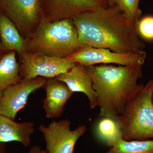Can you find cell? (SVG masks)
<instances>
[{
    "label": "cell",
    "instance_id": "4fadbf2b",
    "mask_svg": "<svg viewBox=\"0 0 153 153\" xmlns=\"http://www.w3.org/2000/svg\"><path fill=\"white\" fill-rule=\"evenodd\" d=\"M35 130L32 122L18 123L0 114V143L17 141L25 147L31 144L30 136Z\"/></svg>",
    "mask_w": 153,
    "mask_h": 153
},
{
    "label": "cell",
    "instance_id": "8fae6325",
    "mask_svg": "<svg viewBox=\"0 0 153 153\" xmlns=\"http://www.w3.org/2000/svg\"><path fill=\"white\" fill-rule=\"evenodd\" d=\"M44 88L46 97L43 100V107L46 117L48 118L60 117L66 102L74 92L64 82L55 78L47 79Z\"/></svg>",
    "mask_w": 153,
    "mask_h": 153
},
{
    "label": "cell",
    "instance_id": "7c38bea8",
    "mask_svg": "<svg viewBox=\"0 0 153 153\" xmlns=\"http://www.w3.org/2000/svg\"><path fill=\"white\" fill-rule=\"evenodd\" d=\"M55 78L64 82L73 92H82L85 94L89 100L91 109L98 106V96L85 66L76 63L69 71L60 74Z\"/></svg>",
    "mask_w": 153,
    "mask_h": 153
},
{
    "label": "cell",
    "instance_id": "e0dca14e",
    "mask_svg": "<svg viewBox=\"0 0 153 153\" xmlns=\"http://www.w3.org/2000/svg\"><path fill=\"white\" fill-rule=\"evenodd\" d=\"M98 125L99 134L111 148L122 137L121 131L114 119L103 117Z\"/></svg>",
    "mask_w": 153,
    "mask_h": 153
},
{
    "label": "cell",
    "instance_id": "9c48e42d",
    "mask_svg": "<svg viewBox=\"0 0 153 153\" xmlns=\"http://www.w3.org/2000/svg\"><path fill=\"white\" fill-rule=\"evenodd\" d=\"M146 52L138 54L121 53L108 49L85 46L66 58L84 66L97 64H115L127 66L134 63H144Z\"/></svg>",
    "mask_w": 153,
    "mask_h": 153
},
{
    "label": "cell",
    "instance_id": "cb8c5ba5",
    "mask_svg": "<svg viewBox=\"0 0 153 153\" xmlns=\"http://www.w3.org/2000/svg\"><path fill=\"white\" fill-rule=\"evenodd\" d=\"M152 98H153V93Z\"/></svg>",
    "mask_w": 153,
    "mask_h": 153
},
{
    "label": "cell",
    "instance_id": "52a82bcc",
    "mask_svg": "<svg viewBox=\"0 0 153 153\" xmlns=\"http://www.w3.org/2000/svg\"><path fill=\"white\" fill-rule=\"evenodd\" d=\"M6 15L24 39L38 27L41 19L40 0H1Z\"/></svg>",
    "mask_w": 153,
    "mask_h": 153
},
{
    "label": "cell",
    "instance_id": "8992f818",
    "mask_svg": "<svg viewBox=\"0 0 153 153\" xmlns=\"http://www.w3.org/2000/svg\"><path fill=\"white\" fill-rule=\"evenodd\" d=\"M70 126L71 122L68 119L52 121L47 126H39V131L46 142V153H74L76 143L85 134L87 127L82 125L71 130Z\"/></svg>",
    "mask_w": 153,
    "mask_h": 153
},
{
    "label": "cell",
    "instance_id": "603a6c76",
    "mask_svg": "<svg viewBox=\"0 0 153 153\" xmlns=\"http://www.w3.org/2000/svg\"><path fill=\"white\" fill-rule=\"evenodd\" d=\"M1 47H3L2 46L1 43V41H0V49H1Z\"/></svg>",
    "mask_w": 153,
    "mask_h": 153
},
{
    "label": "cell",
    "instance_id": "ffe728a7",
    "mask_svg": "<svg viewBox=\"0 0 153 153\" xmlns=\"http://www.w3.org/2000/svg\"><path fill=\"white\" fill-rule=\"evenodd\" d=\"M27 153H47L45 150L41 149L39 146H34L30 148V150Z\"/></svg>",
    "mask_w": 153,
    "mask_h": 153
},
{
    "label": "cell",
    "instance_id": "ac0fdd59",
    "mask_svg": "<svg viewBox=\"0 0 153 153\" xmlns=\"http://www.w3.org/2000/svg\"><path fill=\"white\" fill-rule=\"evenodd\" d=\"M140 0H116V5L120 8L124 13L136 24H138L141 10H140Z\"/></svg>",
    "mask_w": 153,
    "mask_h": 153
},
{
    "label": "cell",
    "instance_id": "7402d4cb",
    "mask_svg": "<svg viewBox=\"0 0 153 153\" xmlns=\"http://www.w3.org/2000/svg\"><path fill=\"white\" fill-rule=\"evenodd\" d=\"M0 153H5L4 151L3 150L2 147L1 146V144H0Z\"/></svg>",
    "mask_w": 153,
    "mask_h": 153
},
{
    "label": "cell",
    "instance_id": "5b68a950",
    "mask_svg": "<svg viewBox=\"0 0 153 153\" xmlns=\"http://www.w3.org/2000/svg\"><path fill=\"white\" fill-rule=\"evenodd\" d=\"M19 55L20 74L22 78L27 79L55 78L69 71L76 64L66 57H53L38 52H22Z\"/></svg>",
    "mask_w": 153,
    "mask_h": 153
},
{
    "label": "cell",
    "instance_id": "7a4b0ae2",
    "mask_svg": "<svg viewBox=\"0 0 153 153\" xmlns=\"http://www.w3.org/2000/svg\"><path fill=\"white\" fill-rule=\"evenodd\" d=\"M144 64L85 66L98 96L100 117L114 119L133 100L144 86L138 83L143 76Z\"/></svg>",
    "mask_w": 153,
    "mask_h": 153
},
{
    "label": "cell",
    "instance_id": "d4e9b609",
    "mask_svg": "<svg viewBox=\"0 0 153 153\" xmlns=\"http://www.w3.org/2000/svg\"></svg>",
    "mask_w": 153,
    "mask_h": 153
},
{
    "label": "cell",
    "instance_id": "30bf717a",
    "mask_svg": "<svg viewBox=\"0 0 153 153\" xmlns=\"http://www.w3.org/2000/svg\"><path fill=\"white\" fill-rule=\"evenodd\" d=\"M45 13L41 14L50 22L72 19L77 15L100 7H107L105 0H45Z\"/></svg>",
    "mask_w": 153,
    "mask_h": 153
},
{
    "label": "cell",
    "instance_id": "277c9868",
    "mask_svg": "<svg viewBox=\"0 0 153 153\" xmlns=\"http://www.w3.org/2000/svg\"><path fill=\"white\" fill-rule=\"evenodd\" d=\"M153 79L144 85L115 121L125 140L153 139Z\"/></svg>",
    "mask_w": 153,
    "mask_h": 153
},
{
    "label": "cell",
    "instance_id": "d6986e66",
    "mask_svg": "<svg viewBox=\"0 0 153 153\" xmlns=\"http://www.w3.org/2000/svg\"><path fill=\"white\" fill-rule=\"evenodd\" d=\"M137 28L140 36L146 40H153V16L145 17L140 19Z\"/></svg>",
    "mask_w": 153,
    "mask_h": 153
},
{
    "label": "cell",
    "instance_id": "5bb4252c",
    "mask_svg": "<svg viewBox=\"0 0 153 153\" xmlns=\"http://www.w3.org/2000/svg\"><path fill=\"white\" fill-rule=\"evenodd\" d=\"M22 78L16 52L11 51L0 55V96L7 88Z\"/></svg>",
    "mask_w": 153,
    "mask_h": 153
},
{
    "label": "cell",
    "instance_id": "44dd1931",
    "mask_svg": "<svg viewBox=\"0 0 153 153\" xmlns=\"http://www.w3.org/2000/svg\"><path fill=\"white\" fill-rule=\"evenodd\" d=\"M107 4L109 7H113L116 4V0H105Z\"/></svg>",
    "mask_w": 153,
    "mask_h": 153
},
{
    "label": "cell",
    "instance_id": "6da1fadb",
    "mask_svg": "<svg viewBox=\"0 0 153 153\" xmlns=\"http://www.w3.org/2000/svg\"><path fill=\"white\" fill-rule=\"evenodd\" d=\"M83 47L108 49L121 53L138 54L146 45L140 38L137 24L115 5L100 7L72 19Z\"/></svg>",
    "mask_w": 153,
    "mask_h": 153
},
{
    "label": "cell",
    "instance_id": "3957f363",
    "mask_svg": "<svg viewBox=\"0 0 153 153\" xmlns=\"http://www.w3.org/2000/svg\"><path fill=\"white\" fill-rule=\"evenodd\" d=\"M83 47L72 19L52 22L41 16L36 30L25 38L22 52L65 58Z\"/></svg>",
    "mask_w": 153,
    "mask_h": 153
},
{
    "label": "cell",
    "instance_id": "9a60e30c",
    "mask_svg": "<svg viewBox=\"0 0 153 153\" xmlns=\"http://www.w3.org/2000/svg\"><path fill=\"white\" fill-rule=\"evenodd\" d=\"M0 38L2 46L6 49L19 54L23 51L25 39L14 23L4 14L0 15Z\"/></svg>",
    "mask_w": 153,
    "mask_h": 153
},
{
    "label": "cell",
    "instance_id": "2e32d148",
    "mask_svg": "<svg viewBox=\"0 0 153 153\" xmlns=\"http://www.w3.org/2000/svg\"><path fill=\"white\" fill-rule=\"evenodd\" d=\"M105 153H153V140L127 141L121 137Z\"/></svg>",
    "mask_w": 153,
    "mask_h": 153
},
{
    "label": "cell",
    "instance_id": "ba28073f",
    "mask_svg": "<svg viewBox=\"0 0 153 153\" xmlns=\"http://www.w3.org/2000/svg\"><path fill=\"white\" fill-rule=\"evenodd\" d=\"M47 79L43 77L22 78L7 88L0 96V114L14 120L18 113L27 105L29 96L44 88Z\"/></svg>",
    "mask_w": 153,
    "mask_h": 153
}]
</instances>
